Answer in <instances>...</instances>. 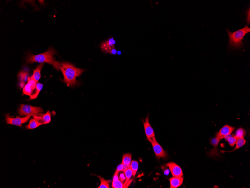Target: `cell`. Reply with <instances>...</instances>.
<instances>
[{"label":"cell","instance_id":"1","mask_svg":"<svg viewBox=\"0 0 250 188\" xmlns=\"http://www.w3.org/2000/svg\"><path fill=\"white\" fill-rule=\"evenodd\" d=\"M60 70L64 76L62 82L71 87L78 84L76 77L80 76L85 71V70L76 67L72 64L67 62L62 63Z\"/></svg>","mask_w":250,"mask_h":188},{"label":"cell","instance_id":"2","mask_svg":"<svg viewBox=\"0 0 250 188\" xmlns=\"http://www.w3.org/2000/svg\"><path fill=\"white\" fill-rule=\"evenodd\" d=\"M56 54V51L53 47H50L45 52L36 55L29 53L27 57L26 61L28 63L34 62L47 63L53 66L54 69L60 70L62 63L55 60L54 56Z\"/></svg>","mask_w":250,"mask_h":188},{"label":"cell","instance_id":"3","mask_svg":"<svg viewBox=\"0 0 250 188\" xmlns=\"http://www.w3.org/2000/svg\"><path fill=\"white\" fill-rule=\"evenodd\" d=\"M227 32L229 37V46L232 49H240L244 46L243 40L246 34L250 32V27L246 25L243 28L239 29L234 32H231L227 29Z\"/></svg>","mask_w":250,"mask_h":188},{"label":"cell","instance_id":"4","mask_svg":"<svg viewBox=\"0 0 250 188\" xmlns=\"http://www.w3.org/2000/svg\"><path fill=\"white\" fill-rule=\"evenodd\" d=\"M43 112V108L40 107H34L29 105L21 104L20 106V108L18 110V113L21 117L29 114L38 115V113Z\"/></svg>","mask_w":250,"mask_h":188},{"label":"cell","instance_id":"5","mask_svg":"<svg viewBox=\"0 0 250 188\" xmlns=\"http://www.w3.org/2000/svg\"><path fill=\"white\" fill-rule=\"evenodd\" d=\"M33 116H34L33 114H29L23 118L16 117V118H12L9 117L8 114H7L5 115V119H6L7 123L8 124L22 127L23 123L27 122L30 117Z\"/></svg>","mask_w":250,"mask_h":188},{"label":"cell","instance_id":"6","mask_svg":"<svg viewBox=\"0 0 250 188\" xmlns=\"http://www.w3.org/2000/svg\"><path fill=\"white\" fill-rule=\"evenodd\" d=\"M115 43L113 38H109L102 43L101 48L104 52L115 54L117 53L115 49Z\"/></svg>","mask_w":250,"mask_h":188},{"label":"cell","instance_id":"7","mask_svg":"<svg viewBox=\"0 0 250 188\" xmlns=\"http://www.w3.org/2000/svg\"><path fill=\"white\" fill-rule=\"evenodd\" d=\"M150 142L151 143L156 157L158 159L161 158H165L167 157V153L163 150L162 147L157 142L155 137L150 140Z\"/></svg>","mask_w":250,"mask_h":188},{"label":"cell","instance_id":"8","mask_svg":"<svg viewBox=\"0 0 250 188\" xmlns=\"http://www.w3.org/2000/svg\"><path fill=\"white\" fill-rule=\"evenodd\" d=\"M149 117V116L148 114L145 120H142V122L144 126L145 134L147 139L150 141V140L155 137L153 128L150 123Z\"/></svg>","mask_w":250,"mask_h":188},{"label":"cell","instance_id":"9","mask_svg":"<svg viewBox=\"0 0 250 188\" xmlns=\"http://www.w3.org/2000/svg\"><path fill=\"white\" fill-rule=\"evenodd\" d=\"M27 84L23 89L24 95L31 96L33 91L36 88L37 83L32 77H29Z\"/></svg>","mask_w":250,"mask_h":188},{"label":"cell","instance_id":"10","mask_svg":"<svg viewBox=\"0 0 250 188\" xmlns=\"http://www.w3.org/2000/svg\"><path fill=\"white\" fill-rule=\"evenodd\" d=\"M234 129L235 128L233 127L227 125H225L218 132L216 138L220 141L226 136L230 135Z\"/></svg>","mask_w":250,"mask_h":188},{"label":"cell","instance_id":"11","mask_svg":"<svg viewBox=\"0 0 250 188\" xmlns=\"http://www.w3.org/2000/svg\"><path fill=\"white\" fill-rule=\"evenodd\" d=\"M170 169L173 176L176 177H182L183 176V171L181 167L175 163L170 162L166 164Z\"/></svg>","mask_w":250,"mask_h":188},{"label":"cell","instance_id":"12","mask_svg":"<svg viewBox=\"0 0 250 188\" xmlns=\"http://www.w3.org/2000/svg\"><path fill=\"white\" fill-rule=\"evenodd\" d=\"M33 117L43 125L48 124L51 121V113L49 111H47L44 115H42V116L34 115L33 116Z\"/></svg>","mask_w":250,"mask_h":188},{"label":"cell","instance_id":"13","mask_svg":"<svg viewBox=\"0 0 250 188\" xmlns=\"http://www.w3.org/2000/svg\"><path fill=\"white\" fill-rule=\"evenodd\" d=\"M183 178L176 177L173 176L170 179V188H176L180 187L183 184Z\"/></svg>","mask_w":250,"mask_h":188},{"label":"cell","instance_id":"14","mask_svg":"<svg viewBox=\"0 0 250 188\" xmlns=\"http://www.w3.org/2000/svg\"><path fill=\"white\" fill-rule=\"evenodd\" d=\"M44 66V64L43 63L40 64L39 65L37 66L35 69L34 70V73H33V75L32 77L36 83L38 82L39 80L40 77H41L40 72H41V70Z\"/></svg>","mask_w":250,"mask_h":188},{"label":"cell","instance_id":"15","mask_svg":"<svg viewBox=\"0 0 250 188\" xmlns=\"http://www.w3.org/2000/svg\"><path fill=\"white\" fill-rule=\"evenodd\" d=\"M132 155L129 153L123 154L122 163L124 165L125 170L130 166L132 161Z\"/></svg>","mask_w":250,"mask_h":188},{"label":"cell","instance_id":"16","mask_svg":"<svg viewBox=\"0 0 250 188\" xmlns=\"http://www.w3.org/2000/svg\"><path fill=\"white\" fill-rule=\"evenodd\" d=\"M132 182V180L130 181L126 185H125L119 179L113 180L112 182V186L113 188H128L130 185V183Z\"/></svg>","mask_w":250,"mask_h":188},{"label":"cell","instance_id":"17","mask_svg":"<svg viewBox=\"0 0 250 188\" xmlns=\"http://www.w3.org/2000/svg\"><path fill=\"white\" fill-rule=\"evenodd\" d=\"M220 141L217 138H214L211 140V143H212L213 145H214V149L211 151L210 153V155L212 156H218L219 154L218 153L217 149L216 148L217 147Z\"/></svg>","mask_w":250,"mask_h":188},{"label":"cell","instance_id":"18","mask_svg":"<svg viewBox=\"0 0 250 188\" xmlns=\"http://www.w3.org/2000/svg\"><path fill=\"white\" fill-rule=\"evenodd\" d=\"M246 141L245 139H244V137L239 138V139H237V141L236 143V146L235 147V148L233 149V150L232 151H229V152H225V151H221V152H234V151L238 150V149H239L241 147L243 146L246 143Z\"/></svg>","mask_w":250,"mask_h":188},{"label":"cell","instance_id":"19","mask_svg":"<svg viewBox=\"0 0 250 188\" xmlns=\"http://www.w3.org/2000/svg\"><path fill=\"white\" fill-rule=\"evenodd\" d=\"M43 125L36 119H32L29 121V124L26 127L27 129L31 130L35 128L40 125Z\"/></svg>","mask_w":250,"mask_h":188},{"label":"cell","instance_id":"20","mask_svg":"<svg viewBox=\"0 0 250 188\" xmlns=\"http://www.w3.org/2000/svg\"><path fill=\"white\" fill-rule=\"evenodd\" d=\"M43 88V84H40V83H37L36 85V93L34 94L31 95L30 96V98L29 99V100H32L35 99H36L38 97L39 94L40 92L41 91L42 88Z\"/></svg>","mask_w":250,"mask_h":188},{"label":"cell","instance_id":"21","mask_svg":"<svg viewBox=\"0 0 250 188\" xmlns=\"http://www.w3.org/2000/svg\"><path fill=\"white\" fill-rule=\"evenodd\" d=\"M130 166L131 167L132 172V175L135 177L136 174L138 169L139 163L135 160H132L130 164Z\"/></svg>","mask_w":250,"mask_h":188},{"label":"cell","instance_id":"22","mask_svg":"<svg viewBox=\"0 0 250 188\" xmlns=\"http://www.w3.org/2000/svg\"><path fill=\"white\" fill-rule=\"evenodd\" d=\"M98 177L100 179L101 183L98 188H109V183L110 181L109 180H106L105 179L103 178L102 176H98Z\"/></svg>","mask_w":250,"mask_h":188},{"label":"cell","instance_id":"23","mask_svg":"<svg viewBox=\"0 0 250 188\" xmlns=\"http://www.w3.org/2000/svg\"><path fill=\"white\" fill-rule=\"evenodd\" d=\"M124 173L125 176H126V180H125L124 184L126 185L127 184L129 181L130 178L131 177L132 175V172L130 166L129 167H128L124 171Z\"/></svg>","mask_w":250,"mask_h":188},{"label":"cell","instance_id":"24","mask_svg":"<svg viewBox=\"0 0 250 188\" xmlns=\"http://www.w3.org/2000/svg\"><path fill=\"white\" fill-rule=\"evenodd\" d=\"M225 139L226 141H228L229 145L231 147H233L236 144L237 139H238V138H237L236 136H232L230 134L226 136Z\"/></svg>","mask_w":250,"mask_h":188},{"label":"cell","instance_id":"25","mask_svg":"<svg viewBox=\"0 0 250 188\" xmlns=\"http://www.w3.org/2000/svg\"><path fill=\"white\" fill-rule=\"evenodd\" d=\"M18 77L19 80L22 82H26L29 78V74L27 72L21 71L18 74Z\"/></svg>","mask_w":250,"mask_h":188},{"label":"cell","instance_id":"26","mask_svg":"<svg viewBox=\"0 0 250 188\" xmlns=\"http://www.w3.org/2000/svg\"><path fill=\"white\" fill-rule=\"evenodd\" d=\"M246 132L243 128H240L236 131V136L238 139L244 137L245 135Z\"/></svg>","mask_w":250,"mask_h":188},{"label":"cell","instance_id":"27","mask_svg":"<svg viewBox=\"0 0 250 188\" xmlns=\"http://www.w3.org/2000/svg\"><path fill=\"white\" fill-rule=\"evenodd\" d=\"M124 171L125 169L124 165H123L122 163H121L120 165L118 166L114 175H118L119 172H124Z\"/></svg>","mask_w":250,"mask_h":188}]
</instances>
